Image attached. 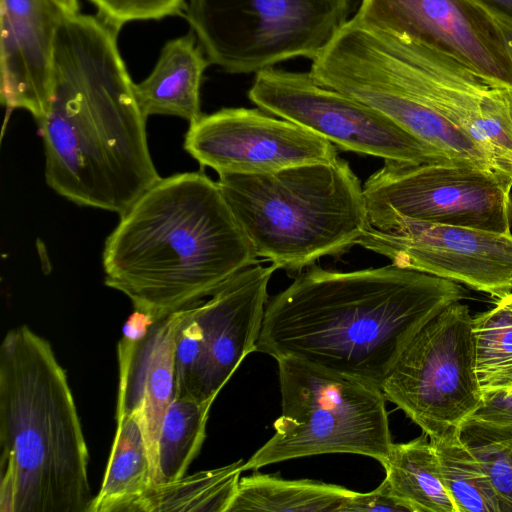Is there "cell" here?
<instances>
[{
    "instance_id": "cell-1",
    "label": "cell",
    "mask_w": 512,
    "mask_h": 512,
    "mask_svg": "<svg viewBox=\"0 0 512 512\" xmlns=\"http://www.w3.org/2000/svg\"><path fill=\"white\" fill-rule=\"evenodd\" d=\"M118 33L98 16H64L37 124L49 187L77 205L121 215L161 177Z\"/></svg>"
},
{
    "instance_id": "cell-2",
    "label": "cell",
    "mask_w": 512,
    "mask_h": 512,
    "mask_svg": "<svg viewBox=\"0 0 512 512\" xmlns=\"http://www.w3.org/2000/svg\"><path fill=\"white\" fill-rule=\"evenodd\" d=\"M466 295L459 283L392 263L350 272L312 265L268 300L256 351L381 389L421 327Z\"/></svg>"
},
{
    "instance_id": "cell-3",
    "label": "cell",
    "mask_w": 512,
    "mask_h": 512,
    "mask_svg": "<svg viewBox=\"0 0 512 512\" xmlns=\"http://www.w3.org/2000/svg\"><path fill=\"white\" fill-rule=\"evenodd\" d=\"M257 259L218 183L187 172L161 178L120 215L102 263L105 284L159 320L211 296Z\"/></svg>"
},
{
    "instance_id": "cell-4",
    "label": "cell",
    "mask_w": 512,
    "mask_h": 512,
    "mask_svg": "<svg viewBox=\"0 0 512 512\" xmlns=\"http://www.w3.org/2000/svg\"><path fill=\"white\" fill-rule=\"evenodd\" d=\"M0 512H88L89 454L66 373L26 325L0 346Z\"/></svg>"
},
{
    "instance_id": "cell-5",
    "label": "cell",
    "mask_w": 512,
    "mask_h": 512,
    "mask_svg": "<svg viewBox=\"0 0 512 512\" xmlns=\"http://www.w3.org/2000/svg\"><path fill=\"white\" fill-rule=\"evenodd\" d=\"M218 185L258 258L288 273L340 257L372 226L363 187L341 158L256 174H218Z\"/></svg>"
},
{
    "instance_id": "cell-6",
    "label": "cell",
    "mask_w": 512,
    "mask_h": 512,
    "mask_svg": "<svg viewBox=\"0 0 512 512\" xmlns=\"http://www.w3.org/2000/svg\"><path fill=\"white\" fill-rule=\"evenodd\" d=\"M347 39L365 62L473 141L512 189V89L449 55L360 21L351 23Z\"/></svg>"
},
{
    "instance_id": "cell-7",
    "label": "cell",
    "mask_w": 512,
    "mask_h": 512,
    "mask_svg": "<svg viewBox=\"0 0 512 512\" xmlns=\"http://www.w3.org/2000/svg\"><path fill=\"white\" fill-rule=\"evenodd\" d=\"M278 364L281 415L273 436L244 471L331 453L387 458L392 438L382 390L357 378L282 358Z\"/></svg>"
},
{
    "instance_id": "cell-8",
    "label": "cell",
    "mask_w": 512,
    "mask_h": 512,
    "mask_svg": "<svg viewBox=\"0 0 512 512\" xmlns=\"http://www.w3.org/2000/svg\"><path fill=\"white\" fill-rule=\"evenodd\" d=\"M350 0H186L185 18L210 64L248 74L315 58L349 20Z\"/></svg>"
},
{
    "instance_id": "cell-9",
    "label": "cell",
    "mask_w": 512,
    "mask_h": 512,
    "mask_svg": "<svg viewBox=\"0 0 512 512\" xmlns=\"http://www.w3.org/2000/svg\"><path fill=\"white\" fill-rule=\"evenodd\" d=\"M381 390L430 440L458 430L482 401L468 306L455 302L424 324Z\"/></svg>"
},
{
    "instance_id": "cell-10",
    "label": "cell",
    "mask_w": 512,
    "mask_h": 512,
    "mask_svg": "<svg viewBox=\"0 0 512 512\" xmlns=\"http://www.w3.org/2000/svg\"><path fill=\"white\" fill-rule=\"evenodd\" d=\"M510 188L471 165L384 160L363 186L373 228L411 219L510 234Z\"/></svg>"
},
{
    "instance_id": "cell-11",
    "label": "cell",
    "mask_w": 512,
    "mask_h": 512,
    "mask_svg": "<svg viewBox=\"0 0 512 512\" xmlns=\"http://www.w3.org/2000/svg\"><path fill=\"white\" fill-rule=\"evenodd\" d=\"M248 97L259 109L345 151L417 164L455 163L376 109L319 84L310 72L261 70Z\"/></svg>"
},
{
    "instance_id": "cell-12",
    "label": "cell",
    "mask_w": 512,
    "mask_h": 512,
    "mask_svg": "<svg viewBox=\"0 0 512 512\" xmlns=\"http://www.w3.org/2000/svg\"><path fill=\"white\" fill-rule=\"evenodd\" d=\"M358 245L397 266L430 274L500 299L512 289V233L399 220L368 229Z\"/></svg>"
},
{
    "instance_id": "cell-13",
    "label": "cell",
    "mask_w": 512,
    "mask_h": 512,
    "mask_svg": "<svg viewBox=\"0 0 512 512\" xmlns=\"http://www.w3.org/2000/svg\"><path fill=\"white\" fill-rule=\"evenodd\" d=\"M185 150L218 174H256L338 158L329 141L261 109L224 108L190 123Z\"/></svg>"
},
{
    "instance_id": "cell-14",
    "label": "cell",
    "mask_w": 512,
    "mask_h": 512,
    "mask_svg": "<svg viewBox=\"0 0 512 512\" xmlns=\"http://www.w3.org/2000/svg\"><path fill=\"white\" fill-rule=\"evenodd\" d=\"M357 20L440 51L512 89V60L495 19L469 0H362Z\"/></svg>"
},
{
    "instance_id": "cell-15",
    "label": "cell",
    "mask_w": 512,
    "mask_h": 512,
    "mask_svg": "<svg viewBox=\"0 0 512 512\" xmlns=\"http://www.w3.org/2000/svg\"><path fill=\"white\" fill-rule=\"evenodd\" d=\"M277 267L256 263L191 305L202 334L200 399L213 401L245 357L257 350L268 284Z\"/></svg>"
},
{
    "instance_id": "cell-16",
    "label": "cell",
    "mask_w": 512,
    "mask_h": 512,
    "mask_svg": "<svg viewBox=\"0 0 512 512\" xmlns=\"http://www.w3.org/2000/svg\"><path fill=\"white\" fill-rule=\"evenodd\" d=\"M183 308L159 320L138 311L118 345L119 390L116 414L140 411L154 483L158 482V440L175 398L174 348Z\"/></svg>"
},
{
    "instance_id": "cell-17",
    "label": "cell",
    "mask_w": 512,
    "mask_h": 512,
    "mask_svg": "<svg viewBox=\"0 0 512 512\" xmlns=\"http://www.w3.org/2000/svg\"><path fill=\"white\" fill-rule=\"evenodd\" d=\"M65 14L53 0H0V96L36 122L47 109L55 42Z\"/></svg>"
},
{
    "instance_id": "cell-18",
    "label": "cell",
    "mask_w": 512,
    "mask_h": 512,
    "mask_svg": "<svg viewBox=\"0 0 512 512\" xmlns=\"http://www.w3.org/2000/svg\"><path fill=\"white\" fill-rule=\"evenodd\" d=\"M209 64L192 31L166 42L152 72L134 86L145 117L171 115L189 123L201 117L200 88Z\"/></svg>"
},
{
    "instance_id": "cell-19",
    "label": "cell",
    "mask_w": 512,
    "mask_h": 512,
    "mask_svg": "<svg viewBox=\"0 0 512 512\" xmlns=\"http://www.w3.org/2000/svg\"><path fill=\"white\" fill-rule=\"evenodd\" d=\"M116 421L102 485L88 512H133L154 484L140 411L116 414Z\"/></svg>"
},
{
    "instance_id": "cell-20",
    "label": "cell",
    "mask_w": 512,
    "mask_h": 512,
    "mask_svg": "<svg viewBox=\"0 0 512 512\" xmlns=\"http://www.w3.org/2000/svg\"><path fill=\"white\" fill-rule=\"evenodd\" d=\"M381 465L384 480L411 512H457L444 484L436 450L425 433L406 443H393Z\"/></svg>"
},
{
    "instance_id": "cell-21",
    "label": "cell",
    "mask_w": 512,
    "mask_h": 512,
    "mask_svg": "<svg viewBox=\"0 0 512 512\" xmlns=\"http://www.w3.org/2000/svg\"><path fill=\"white\" fill-rule=\"evenodd\" d=\"M351 492L321 481L288 480L279 474L254 472L240 478L229 512H341Z\"/></svg>"
},
{
    "instance_id": "cell-22",
    "label": "cell",
    "mask_w": 512,
    "mask_h": 512,
    "mask_svg": "<svg viewBox=\"0 0 512 512\" xmlns=\"http://www.w3.org/2000/svg\"><path fill=\"white\" fill-rule=\"evenodd\" d=\"M245 461L154 483L138 500L133 512H229Z\"/></svg>"
},
{
    "instance_id": "cell-23",
    "label": "cell",
    "mask_w": 512,
    "mask_h": 512,
    "mask_svg": "<svg viewBox=\"0 0 512 512\" xmlns=\"http://www.w3.org/2000/svg\"><path fill=\"white\" fill-rule=\"evenodd\" d=\"M213 401L175 397L165 414L158 440V482L186 475L206 436V423Z\"/></svg>"
},
{
    "instance_id": "cell-24",
    "label": "cell",
    "mask_w": 512,
    "mask_h": 512,
    "mask_svg": "<svg viewBox=\"0 0 512 512\" xmlns=\"http://www.w3.org/2000/svg\"><path fill=\"white\" fill-rule=\"evenodd\" d=\"M459 429V428H458ZM446 489L457 512H501L485 469L455 430L431 440Z\"/></svg>"
},
{
    "instance_id": "cell-25",
    "label": "cell",
    "mask_w": 512,
    "mask_h": 512,
    "mask_svg": "<svg viewBox=\"0 0 512 512\" xmlns=\"http://www.w3.org/2000/svg\"><path fill=\"white\" fill-rule=\"evenodd\" d=\"M475 370L482 393L512 389V298L473 317Z\"/></svg>"
},
{
    "instance_id": "cell-26",
    "label": "cell",
    "mask_w": 512,
    "mask_h": 512,
    "mask_svg": "<svg viewBox=\"0 0 512 512\" xmlns=\"http://www.w3.org/2000/svg\"><path fill=\"white\" fill-rule=\"evenodd\" d=\"M458 431L488 474L501 512H512V426L466 419Z\"/></svg>"
},
{
    "instance_id": "cell-27",
    "label": "cell",
    "mask_w": 512,
    "mask_h": 512,
    "mask_svg": "<svg viewBox=\"0 0 512 512\" xmlns=\"http://www.w3.org/2000/svg\"><path fill=\"white\" fill-rule=\"evenodd\" d=\"M202 334L191 305L183 308L174 348L175 397L200 399Z\"/></svg>"
},
{
    "instance_id": "cell-28",
    "label": "cell",
    "mask_w": 512,
    "mask_h": 512,
    "mask_svg": "<svg viewBox=\"0 0 512 512\" xmlns=\"http://www.w3.org/2000/svg\"><path fill=\"white\" fill-rule=\"evenodd\" d=\"M97 16L116 31L127 23L181 14L186 0H90Z\"/></svg>"
},
{
    "instance_id": "cell-29",
    "label": "cell",
    "mask_w": 512,
    "mask_h": 512,
    "mask_svg": "<svg viewBox=\"0 0 512 512\" xmlns=\"http://www.w3.org/2000/svg\"><path fill=\"white\" fill-rule=\"evenodd\" d=\"M411 512L409 506L399 499L388 483H382L373 491H352L345 500L341 512Z\"/></svg>"
},
{
    "instance_id": "cell-30",
    "label": "cell",
    "mask_w": 512,
    "mask_h": 512,
    "mask_svg": "<svg viewBox=\"0 0 512 512\" xmlns=\"http://www.w3.org/2000/svg\"><path fill=\"white\" fill-rule=\"evenodd\" d=\"M468 419L497 426H512V389L482 393L480 405Z\"/></svg>"
},
{
    "instance_id": "cell-31",
    "label": "cell",
    "mask_w": 512,
    "mask_h": 512,
    "mask_svg": "<svg viewBox=\"0 0 512 512\" xmlns=\"http://www.w3.org/2000/svg\"><path fill=\"white\" fill-rule=\"evenodd\" d=\"M490 15L512 23V0H469Z\"/></svg>"
},
{
    "instance_id": "cell-32",
    "label": "cell",
    "mask_w": 512,
    "mask_h": 512,
    "mask_svg": "<svg viewBox=\"0 0 512 512\" xmlns=\"http://www.w3.org/2000/svg\"><path fill=\"white\" fill-rule=\"evenodd\" d=\"M498 24L512 60V23L492 16Z\"/></svg>"
},
{
    "instance_id": "cell-33",
    "label": "cell",
    "mask_w": 512,
    "mask_h": 512,
    "mask_svg": "<svg viewBox=\"0 0 512 512\" xmlns=\"http://www.w3.org/2000/svg\"><path fill=\"white\" fill-rule=\"evenodd\" d=\"M65 14L79 13L78 0H53Z\"/></svg>"
},
{
    "instance_id": "cell-34",
    "label": "cell",
    "mask_w": 512,
    "mask_h": 512,
    "mask_svg": "<svg viewBox=\"0 0 512 512\" xmlns=\"http://www.w3.org/2000/svg\"><path fill=\"white\" fill-rule=\"evenodd\" d=\"M508 295L512 298V289H511V292Z\"/></svg>"
}]
</instances>
